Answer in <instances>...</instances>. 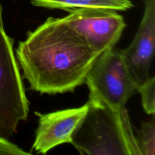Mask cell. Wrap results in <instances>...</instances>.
Masks as SVG:
<instances>
[{
    "mask_svg": "<svg viewBox=\"0 0 155 155\" xmlns=\"http://www.w3.org/2000/svg\"><path fill=\"white\" fill-rule=\"evenodd\" d=\"M141 155L155 154V119L154 115L142 123L136 137Z\"/></svg>",
    "mask_w": 155,
    "mask_h": 155,
    "instance_id": "cell-9",
    "label": "cell"
},
{
    "mask_svg": "<svg viewBox=\"0 0 155 155\" xmlns=\"http://www.w3.org/2000/svg\"><path fill=\"white\" fill-rule=\"evenodd\" d=\"M67 12L62 18L65 24L98 54L115 46L127 27L122 15L112 9L77 8Z\"/></svg>",
    "mask_w": 155,
    "mask_h": 155,
    "instance_id": "cell-5",
    "label": "cell"
},
{
    "mask_svg": "<svg viewBox=\"0 0 155 155\" xmlns=\"http://www.w3.org/2000/svg\"><path fill=\"white\" fill-rule=\"evenodd\" d=\"M33 5L68 12L77 8H107L126 12L133 8L131 0H30Z\"/></svg>",
    "mask_w": 155,
    "mask_h": 155,
    "instance_id": "cell-8",
    "label": "cell"
},
{
    "mask_svg": "<svg viewBox=\"0 0 155 155\" xmlns=\"http://www.w3.org/2000/svg\"><path fill=\"white\" fill-rule=\"evenodd\" d=\"M88 110L87 102L83 106L51 113L35 112L39 117L35 133L33 149L45 154L58 145L71 144L72 135L84 118Z\"/></svg>",
    "mask_w": 155,
    "mask_h": 155,
    "instance_id": "cell-7",
    "label": "cell"
},
{
    "mask_svg": "<svg viewBox=\"0 0 155 155\" xmlns=\"http://www.w3.org/2000/svg\"><path fill=\"white\" fill-rule=\"evenodd\" d=\"M15 39L5 32L0 3V137L8 139L30 112L22 75L14 51Z\"/></svg>",
    "mask_w": 155,
    "mask_h": 155,
    "instance_id": "cell-3",
    "label": "cell"
},
{
    "mask_svg": "<svg viewBox=\"0 0 155 155\" xmlns=\"http://www.w3.org/2000/svg\"><path fill=\"white\" fill-rule=\"evenodd\" d=\"M89 94L114 110L124 112L128 100L138 92L123 61L120 49L107 48L97 57L86 77Z\"/></svg>",
    "mask_w": 155,
    "mask_h": 155,
    "instance_id": "cell-4",
    "label": "cell"
},
{
    "mask_svg": "<svg viewBox=\"0 0 155 155\" xmlns=\"http://www.w3.org/2000/svg\"><path fill=\"white\" fill-rule=\"evenodd\" d=\"M144 13L130 45L120 49L123 61L137 89L151 77L155 47V0H142Z\"/></svg>",
    "mask_w": 155,
    "mask_h": 155,
    "instance_id": "cell-6",
    "label": "cell"
},
{
    "mask_svg": "<svg viewBox=\"0 0 155 155\" xmlns=\"http://www.w3.org/2000/svg\"><path fill=\"white\" fill-rule=\"evenodd\" d=\"M138 92L142 96L144 110L148 115L155 114V77L152 76L140 86Z\"/></svg>",
    "mask_w": 155,
    "mask_h": 155,
    "instance_id": "cell-10",
    "label": "cell"
},
{
    "mask_svg": "<svg viewBox=\"0 0 155 155\" xmlns=\"http://www.w3.org/2000/svg\"><path fill=\"white\" fill-rule=\"evenodd\" d=\"M99 54L62 18L52 17L29 31L15 51L30 89L48 95L73 92L84 84Z\"/></svg>",
    "mask_w": 155,
    "mask_h": 155,
    "instance_id": "cell-1",
    "label": "cell"
},
{
    "mask_svg": "<svg viewBox=\"0 0 155 155\" xmlns=\"http://www.w3.org/2000/svg\"><path fill=\"white\" fill-rule=\"evenodd\" d=\"M88 110L72 135L83 155H141L127 110L119 112L89 94Z\"/></svg>",
    "mask_w": 155,
    "mask_h": 155,
    "instance_id": "cell-2",
    "label": "cell"
},
{
    "mask_svg": "<svg viewBox=\"0 0 155 155\" xmlns=\"http://www.w3.org/2000/svg\"><path fill=\"white\" fill-rule=\"evenodd\" d=\"M0 155H31L8 139L0 137Z\"/></svg>",
    "mask_w": 155,
    "mask_h": 155,
    "instance_id": "cell-11",
    "label": "cell"
}]
</instances>
